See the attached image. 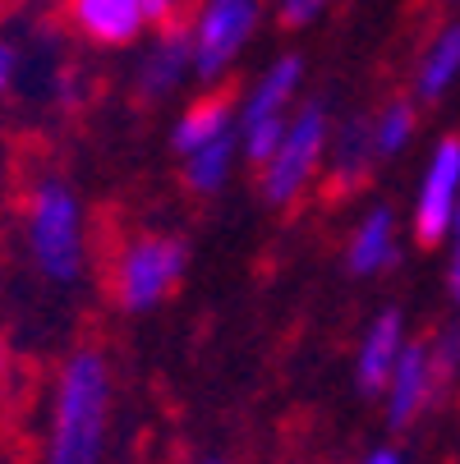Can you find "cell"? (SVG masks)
<instances>
[{"label": "cell", "instance_id": "44dd1931", "mask_svg": "<svg viewBox=\"0 0 460 464\" xmlns=\"http://www.w3.org/2000/svg\"><path fill=\"white\" fill-rule=\"evenodd\" d=\"M446 239H451V276H446V290H451V304L460 308V208H455V221H451Z\"/></svg>", "mask_w": 460, "mask_h": 464}, {"label": "cell", "instance_id": "5b68a950", "mask_svg": "<svg viewBox=\"0 0 460 464\" xmlns=\"http://www.w3.org/2000/svg\"><path fill=\"white\" fill-rule=\"evenodd\" d=\"M327 148V111L322 106H304L277 143V152L262 161V198L268 203H295L304 193V184L313 179L318 161Z\"/></svg>", "mask_w": 460, "mask_h": 464}, {"label": "cell", "instance_id": "5bb4252c", "mask_svg": "<svg viewBox=\"0 0 460 464\" xmlns=\"http://www.w3.org/2000/svg\"><path fill=\"white\" fill-rule=\"evenodd\" d=\"M373 157H377V148H373V120H350V124L341 129V139H337V152H332L337 188H355V184H364Z\"/></svg>", "mask_w": 460, "mask_h": 464}, {"label": "cell", "instance_id": "d4e9b609", "mask_svg": "<svg viewBox=\"0 0 460 464\" xmlns=\"http://www.w3.org/2000/svg\"><path fill=\"white\" fill-rule=\"evenodd\" d=\"M24 5H55V0H24Z\"/></svg>", "mask_w": 460, "mask_h": 464}, {"label": "cell", "instance_id": "52a82bcc", "mask_svg": "<svg viewBox=\"0 0 460 464\" xmlns=\"http://www.w3.org/2000/svg\"><path fill=\"white\" fill-rule=\"evenodd\" d=\"M460 208V139H442L424 166L419 198H415V239L437 244L446 239Z\"/></svg>", "mask_w": 460, "mask_h": 464}, {"label": "cell", "instance_id": "4fadbf2b", "mask_svg": "<svg viewBox=\"0 0 460 464\" xmlns=\"http://www.w3.org/2000/svg\"><path fill=\"white\" fill-rule=\"evenodd\" d=\"M460 79V24H446L433 33L419 70H415V97L419 102H442Z\"/></svg>", "mask_w": 460, "mask_h": 464}, {"label": "cell", "instance_id": "7a4b0ae2", "mask_svg": "<svg viewBox=\"0 0 460 464\" xmlns=\"http://www.w3.org/2000/svg\"><path fill=\"white\" fill-rule=\"evenodd\" d=\"M24 226H28V253L46 281L64 285L83 272V212L79 198L60 179L33 184L24 203Z\"/></svg>", "mask_w": 460, "mask_h": 464}, {"label": "cell", "instance_id": "30bf717a", "mask_svg": "<svg viewBox=\"0 0 460 464\" xmlns=\"http://www.w3.org/2000/svg\"><path fill=\"white\" fill-rule=\"evenodd\" d=\"M406 350V322L396 308H382L368 331H364V341H359V359H355V382L364 395H382L387 382H391V368H396Z\"/></svg>", "mask_w": 460, "mask_h": 464}, {"label": "cell", "instance_id": "3957f363", "mask_svg": "<svg viewBox=\"0 0 460 464\" xmlns=\"http://www.w3.org/2000/svg\"><path fill=\"white\" fill-rule=\"evenodd\" d=\"M189 267V248L184 239L175 235H139L129 239L120 253H115V299L129 308V313H143V308H157L175 281L184 276Z\"/></svg>", "mask_w": 460, "mask_h": 464}, {"label": "cell", "instance_id": "ac0fdd59", "mask_svg": "<svg viewBox=\"0 0 460 464\" xmlns=\"http://www.w3.org/2000/svg\"><path fill=\"white\" fill-rule=\"evenodd\" d=\"M428 359H433V377H437V391H451L455 377H460V322L437 331V341L428 345Z\"/></svg>", "mask_w": 460, "mask_h": 464}, {"label": "cell", "instance_id": "603a6c76", "mask_svg": "<svg viewBox=\"0 0 460 464\" xmlns=\"http://www.w3.org/2000/svg\"><path fill=\"white\" fill-rule=\"evenodd\" d=\"M364 464H406V455H401V450H391V446H382V450H373Z\"/></svg>", "mask_w": 460, "mask_h": 464}, {"label": "cell", "instance_id": "2e32d148", "mask_svg": "<svg viewBox=\"0 0 460 464\" xmlns=\"http://www.w3.org/2000/svg\"><path fill=\"white\" fill-rule=\"evenodd\" d=\"M226 129H230V102H226V97H203V102H193V106L180 115L175 148H180V152H193V148L212 143L217 134H226Z\"/></svg>", "mask_w": 460, "mask_h": 464}, {"label": "cell", "instance_id": "8fae6325", "mask_svg": "<svg viewBox=\"0 0 460 464\" xmlns=\"http://www.w3.org/2000/svg\"><path fill=\"white\" fill-rule=\"evenodd\" d=\"M189 70H193V37H189V28L171 24V28H161V37L139 60V79H134L139 97H152V102L171 97L184 83Z\"/></svg>", "mask_w": 460, "mask_h": 464}, {"label": "cell", "instance_id": "d6986e66", "mask_svg": "<svg viewBox=\"0 0 460 464\" xmlns=\"http://www.w3.org/2000/svg\"><path fill=\"white\" fill-rule=\"evenodd\" d=\"M332 5L337 0H277V19H281V28H308Z\"/></svg>", "mask_w": 460, "mask_h": 464}, {"label": "cell", "instance_id": "484cf974", "mask_svg": "<svg viewBox=\"0 0 460 464\" xmlns=\"http://www.w3.org/2000/svg\"><path fill=\"white\" fill-rule=\"evenodd\" d=\"M208 464H217V459H208Z\"/></svg>", "mask_w": 460, "mask_h": 464}, {"label": "cell", "instance_id": "ba28073f", "mask_svg": "<svg viewBox=\"0 0 460 464\" xmlns=\"http://www.w3.org/2000/svg\"><path fill=\"white\" fill-rule=\"evenodd\" d=\"M437 377H433V359H428V345L424 341H406L396 368H391V382L382 391L387 401V423L391 428H410L433 401H437Z\"/></svg>", "mask_w": 460, "mask_h": 464}, {"label": "cell", "instance_id": "8992f818", "mask_svg": "<svg viewBox=\"0 0 460 464\" xmlns=\"http://www.w3.org/2000/svg\"><path fill=\"white\" fill-rule=\"evenodd\" d=\"M299 79H304V60L299 55H281V60L268 64V74H262L258 88L249 92L244 120H240V143H244V152L253 161H268L277 152L286 124H290L286 120V106H290Z\"/></svg>", "mask_w": 460, "mask_h": 464}, {"label": "cell", "instance_id": "cb8c5ba5", "mask_svg": "<svg viewBox=\"0 0 460 464\" xmlns=\"http://www.w3.org/2000/svg\"><path fill=\"white\" fill-rule=\"evenodd\" d=\"M5 386H10V350L0 341V395H5Z\"/></svg>", "mask_w": 460, "mask_h": 464}, {"label": "cell", "instance_id": "9c48e42d", "mask_svg": "<svg viewBox=\"0 0 460 464\" xmlns=\"http://www.w3.org/2000/svg\"><path fill=\"white\" fill-rule=\"evenodd\" d=\"M64 19L93 46H134L148 28L139 0H60Z\"/></svg>", "mask_w": 460, "mask_h": 464}, {"label": "cell", "instance_id": "6da1fadb", "mask_svg": "<svg viewBox=\"0 0 460 464\" xmlns=\"http://www.w3.org/2000/svg\"><path fill=\"white\" fill-rule=\"evenodd\" d=\"M106 405H111L106 359L97 350L70 354V363H64V372H60V386H55L46 464H102Z\"/></svg>", "mask_w": 460, "mask_h": 464}, {"label": "cell", "instance_id": "ffe728a7", "mask_svg": "<svg viewBox=\"0 0 460 464\" xmlns=\"http://www.w3.org/2000/svg\"><path fill=\"white\" fill-rule=\"evenodd\" d=\"M139 5H143V19H148V28H171V24H180L184 0H139Z\"/></svg>", "mask_w": 460, "mask_h": 464}, {"label": "cell", "instance_id": "e0dca14e", "mask_svg": "<svg viewBox=\"0 0 460 464\" xmlns=\"http://www.w3.org/2000/svg\"><path fill=\"white\" fill-rule=\"evenodd\" d=\"M415 120H419V111H415L410 97L387 102L382 115L373 120V148H377V157H396V152H406L410 139H415Z\"/></svg>", "mask_w": 460, "mask_h": 464}, {"label": "cell", "instance_id": "7c38bea8", "mask_svg": "<svg viewBox=\"0 0 460 464\" xmlns=\"http://www.w3.org/2000/svg\"><path fill=\"white\" fill-rule=\"evenodd\" d=\"M350 272L355 276H377L396 262V217L391 208H373L359 226H355V239H350Z\"/></svg>", "mask_w": 460, "mask_h": 464}, {"label": "cell", "instance_id": "7402d4cb", "mask_svg": "<svg viewBox=\"0 0 460 464\" xmlns=\"http://www.w3.org/2000/svg\"><path fill=\"white\" fill-rule=\"evenodd\" d=\"M15 74H19V51L10 42H0V92H10Z\"/></svg>", "mask_w": 460, "mask_h": 464}, {"label": "cell", "instance_id": "277c9868", "mask_svg": "<svg viewBox=\"0 0 460 464\" xmlns=\"http://www.w3.org/2000/svg\"><path fill=\"white\" fill-rule=\"evenodd\" d=\"M262 5L258 0H203V10L193 14V74L199 79H221L230 60L249 46L258 33Z\"/></svg>", "mask_w": 460, "mask_h": 464}, {"label": "cell", "instance_id": "9a60e30c", "mask_svg": "<svg viewBox=\"0 0 460 464\" xmlns=\"http://www.w3.org/2000/svg\"><path fill=\"white\" fill-rule=\"evenodd\" d=\"M230 157H235V129H226V134H217L212 143L193 148L189 152V166H184V184L193 193H217L230 175Z\"/></svg>", "mask_w": 460, "mask_h": 464}]
</instances>
